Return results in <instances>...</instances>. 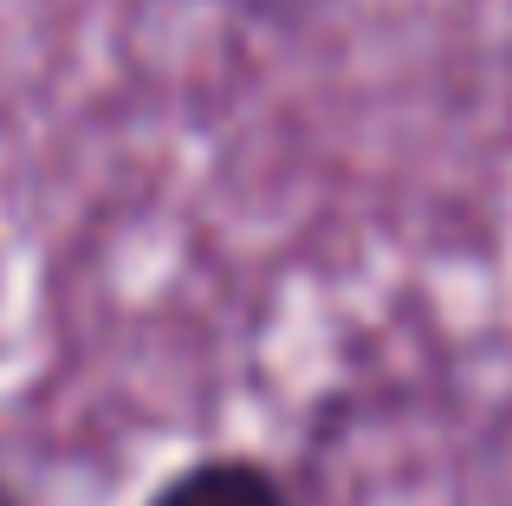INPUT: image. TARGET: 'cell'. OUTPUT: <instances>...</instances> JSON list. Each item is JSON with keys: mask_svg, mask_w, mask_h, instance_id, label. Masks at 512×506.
<instances>
[{"mask_svg": "<svg viewBox=\"0 0 512 506\" xmlns=\"http://www.w3.org/2000/svg\"><path fill=\"white\" fill-rule=\"evenodd\" d=\"M0 506H26V500H20V494H13V487H7V481H0Z\"/></svg>", "mask_w": 512, "mask_h": 506, "instance_id": "7a4b0ae2", "label": "cell"}, {"mask_svg": "<svg viewBox=\"0 0 512 506\" xmlns=\"http://www.w3.org/2000/svg\"><path fill=\"white\" fill-rule=\"evenodd\" d=\"M143 506H299V494L260 455H201L163 474Z\"/></svg>", "mask_w": 512, "mask_h": 506, "instance_id": "6da1fadb", "label": "cell"}]
</instances>
